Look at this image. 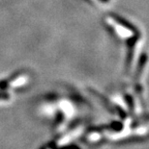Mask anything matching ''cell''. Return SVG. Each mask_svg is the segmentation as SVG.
Listing matches in <instances>:
<instances>
[{"label": "cell", "mask_w": 149, "mask_h": 149, "mask_svg": "<svg viewBox=\"0 0 149 149\" xmlns=\"http://www.w3.org/2000/svg\"><path fill=\"white\" fill-rule=\"evenodd\" d=\"M112 100L114 101V102H115L116 104H118V105H119L120 107H121L123 110L127 111V112L129 111V108H128V106H127V104L125 103V101L123 100L122 96H120V95H115V96H113V97H112Z\"/></svg>", "instance_id": "8992f818"}, {"label": "cell", "mask_w": 149, "mask_h": 149, "mask_svg": "<svg viewBox=\"0 0 149 149\" xmlns=\"http://www.w3.org/2000/svg\"><path fill=\"white\" fill-rule=\"evenodd\" d=\"M107 22H109V24H112V25H113V26L115 27L114 29L116 30V32L120 35V37H121V38H124V39H126V38H130V37H131L132 35H133V33H132L130 30L126 29V28H124L123 26H121L120 24L115 23V22L113 21L112 18L107 17Z\"/></svg>", "instance_id": "277c9868"}, {"label": "cell", "mask_w": 149, "mask_h": 149, "mask_svg": "<svg viewBox=\"0 0 149 149\" xmlns=\"http://www.w3.org/2000/svg\"><path fill=\"white\" fill-rule=\"evenodd\" d=\"M100 139H101V135L99 133H91V134H89V136H88V139H89L90 141H99Z\"/></svg>", "instance_id": "9c48e42d"}, {"label": "cell", "mask_w": 149, "mask_h": 149, "mask_svg": "<svg viewBox=\"0 0 149 149\" xmlns=\"http://www.w3.org/2000/svg\"><path fill=\"white\" fill-rule=\"evenodd\" d=\"M42 111H43V113L47 116H52L55 112V108L52 105H49V106L44 107Z\"/></svg>", "instance_id": "52a82bcc"}, {"label": "cell", "mask_w": 149, "mask_h": 149, "mask_svg": "<svg viewBox=\"0 0 149 149\" xmlns=\"http://www.w3.org/2000/svg\"><path fill=\"white\" fill-rule=\"evenodd\" d=\"M131 118H127L124 124V127H123V130H121L120 132L117 133H109L106 132L107 138H109L110 139H120L126 137H129L130 135L134 134V131H132L130 129V124H131Z\"/></svg>", "instance_id": "6da1fadb"}, {"label": "cell", "mask_w": 149, "mask_h": 149, "mask_svg": "<svg viewBox=\"0 0 149 149\" xmlns=\"http://www.w3.org/2000/svg\"><path fill=\"white\" fill-rule=\"evenodd\" d=\"M28 81V77L27 76H20L18 78H17L16 80H14L11 83V86L14 88L17 87H20V86H23L24 84H26Z\"/></svg>", "instance_id": "5b68a950"}, {"label": "cell", "mask_w": 149, "mask_h": 149, "mask_svg": "<svg viewBox=\"0 0 149 149\" xmlns=\"http://www.w3.org/2000/svg\"><path fill=\"white\" fill-rule=\"evenodd\" d=\"M134 134L138 135V136L146 135L147 134V128H146V126H141V127H138L136 130H134Z\"/></svg>", "instance_id": "ba28073f"}, {"label": "cell", "mask_w": 149, "mask_h": 149, "mask_svg": "<svg viewBox=\"0 0 149 149\" xmlns=\"http://www.w3.org/2000/svg\"><path fill=\"white\" fill-rule=\"evenodd\" d=\"M82 132H83V127H82V126L76 128L75 130H73L72 132H70L67 135H65L64 137L59 139L57 141V145L58 146H64V145L69 144L71 141H75L76 139H78L80 137V136L82 134Z\"/></svg>", "instance_id": "7a4b0ae2"}, {"label": "cell", "mask_w": 149, "mask_h": 149, "mask_svg": "<svg viewBox=\"0 0 149 149\" xmlns=\"http://www.w3.org/2000/svg\"><path fill=\"white\" fill-rule=\"evenodd\" d=\"M59 108L62 111V113H64L65 118L67 119V121L69 119L73 118L76 115V110L75 107L73 106V104L71 102H69L67 100H61L59 102Z\"/></svg>", "instance_id": "3957f363"}]
</instances>
